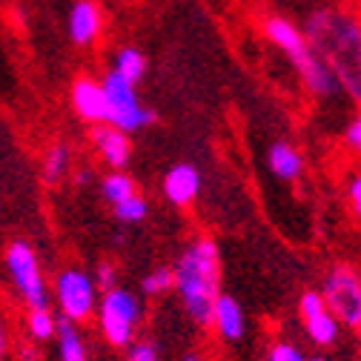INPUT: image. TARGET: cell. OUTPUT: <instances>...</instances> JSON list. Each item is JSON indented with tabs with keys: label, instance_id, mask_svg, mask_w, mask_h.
Returning a JSON list of instances; mask_svg holds the SVG:
<instances>
[{
	"label": "cell",
	"instance_id": "cell-15",
	"mask_svg": "<svg viewBox=\"0 0 361 361\" xmlns=\"http://www.w3.org/2000/svg\"><path fill=\"white\" fill-rule=\"evenodd\" d=\"M267 169L273 172L279 180H284V184H293V180H298L304 175V155L295 144L276 141L267 149Z\"/></svg>",
	"mask_w": 361,
	"mask_h": 361
},
{
	"label": "cell",
	"instance_id": "cell-13",
	"mask_svg": "<svg viewBox=\"0 0 361 361\" xmlns=\"http://www.w3.org/2000/svg\"><path fill=\"white\" fill-rule=\"evenodd\" d=\"M209 327L227 344H238L247 336V312H244L241 301L230 293H221L215 307H212V324Z\"/></svg>",
	"mask_w": 361,
	"mask_h": 361
},
{
	"label": "cell",
	"instance_id": "cell-10",
	"mask_svg": "<svg viewBox=\"0 0 361 361\" xmlns=\"http://www.w3.org/2000/svg\"><path fill=\"white\" fill-rule=\"evenodd\" d=\"M69 101H72L75 115L83 123L101 126V123L109 121V104H106V95H104V83L92 75H78L72 80Z\"/></svg>",
	"mask_w": 361,
	"mask_h": 361
},
{
	"label": "cell",
	"instance_id": "cell-19",
	"mask_svg": "<svg viewBox=\"0 0 361 361\" xmlns=\"http://www.w3.org/2000/svg\"><path fill=\"white\" fill-rule=\"evenodd\" d=\"M26 330H29V338L37 344L52 341L58 336V315L52 312V307H32L26 319Z\"/></svg>",
	"mask_w": 361,
	"mask_h": 361
},
{
	"label": "cell",
	"instance_id": "cell-28",
	"mask_svg": "<svg viewBox=\"0 0 361 361\" xmlns=\"http://www.w3.org/2000/svg\"><path fill=\"white\" fill-rule=\"evenodd\" d=\"M6 358V327H4V315H0V361Z\"/></svg>",
	"mask_w": 361,
	"mask_h": 361
},
{
	"label": "cell",
	"instance_id": "cell-30",
	"mask_svg": "<svg viewBox=\"0 0 361 361\" xmlns=\"http://www.w3.org/2000/svg\"><path fill=\"white\" fill-rule=\"evenodd\" d=\"M307 361H327L324 355H312V358H307Z\"/></svg>",
	"mask_w": 361,
	"mask_h": 361
},
{
	"label": "cell",
	"instance_id": "cell-31",
	"mask_svg": "<svg viewBox=\"0 0 361 361\" xmlns=\"http://www.w3.org/2000/svg\"><path fill=\"white\" fill-rule=\"evenodd\" d=\"M355 336H358V344H361V324L355 327Z\"/></svg>",
	"mask_w": 361,
	"mask_h": 361
},
{
	"label": "cell",
	"instance_id": "cell-23",
	"mask_svg": "<svg viewBox=\"0 0 361 361\" xmlns=\"http://www.w3.org/2000/svg\"><path fill=\"white\" fill-rule=\"evenodd\" d=\"M126 361H164L161 355V347L149 338H141V341H132L126 347Z\"/></svg>",
	"mask_w": 361,
	"mask_h": 361
},
{
	"label": "cell",
	"instance_id": "cell-2",
	"mask_svg": "<svg viewBox=\"0 0 361 361\" xmlns=\"http://www.w3.org/2000/svg\"><path fill=\"white\" fill-rule=\"evenodd\" d=\"M172 276H175V293L192 319V324L209 327L212 307L221 295V252L215 238L209 235L192 238L187 250L178 255Z\"/></svg>",
	"mask_w": 361,
	"mask_h": 361
},
{
	"label": "cell",
	"instance_id": "cell-5",
	"mask_svg": "<svg viewBox=\"0 0 361 361\" xmlns=\"http://www.w3.org/2000/svg\"><path fill=\"white\" fill-rule=\"evenodd\" d=\"M101 83H104V95L109 104V121H106L109 126L132 135V132H144L147 126L155 123V112L138 98L135 83H129L112 69L101 78Z\"/></svg>",
	"mask_w": 361,
	"mask_h": 361
},
{
	"label": "cell",
	"instance_id": "cell-29",
	"mask_svg": "<svg viewBox=\"0 0 361 361\" xmlns=\"http://www.w3.org/2000/svg\"><path fill=\"white\" fill-rule=\"evenodd\" d=\"M180 361H207V355L201 350H187L184 355H180Z\"/></svg>",
	"mask_w": 361,
	"mask_h": 361
},
{
	"label": "cell",
	"instance_id": "cell-14",
	"mask_svg": "<svg viewBox=\"0 0 361 361\" xmlns=\"http://www.w3.org/2000/svg\"><path fill=\"white\" fill-rule=\"evenodd\" d=\"M92 147L109 169H123L132 161V138L109 123H101L92 129Z\"/></svg>",
	"mask_w": 361,
	"mask_h": 361
},
{
	"label": "cell",
	"instance_id": "cell-27",
	"mask_svg": "<svg viewBox=\"0 0 361 361\" xmlns=\"http://www.w3.org/2000/svg\"><path fill=\"white\" fill-rule=\"evenodd\" d=\"M347 201H350V209L355 212V218H361V172H355L347 180Z\"/></svg>",
	"mask_w": 361,
	"mask_h": 361
},
{
	"label": "cell",
	"instance_id": "cell-6",
	"mask_svg": "<svg viewBox=\"0 0 361 361\" xmlns=\"http://www.w3.org/2000/svg\"><path fill=\"white\" fill-rule=\"evenodd\" d=\"M55 301L63 312V319L72 324H83L86 319H92L98 310V287L89 269L83 267H63L55 276Z\"/></svg>",
	"mask_w": 361,
	"mask_h": 361
},
{
	"label": "cell",
	"instance_id": "cell-8",
	"mask_svg": "<svg viewBox=\"0 0 361 361\" xmlns=\"http://www.w3.org/2000/svg\"><path fill=\"white\" fill-rule=\"evenodd\" d=\"M319 293L338 324L353 327V330L361 324V273L355 267L350 264L330 267Z\"/></svg>",
	"mask_w": 361,
	"mask_h": 361
},
{
	"label": "cell",
	"instance_id": "cell-4",
	"mask_svg": "<svg viewBox=\"0 0 361 361\" xmlns=\"http://www.w3.org/2000/svg\"><path fill=\"white\" fill-rule=\"evenodd\" d=\"M95 315H98V327H101L104 341H109L112 347L126 350L135 341V333H138V327H141L144 304H141L138 293H132V290L118 284V287L101 293Z\"/></svg>",
	"mask_w": 361,
	"mask_h": 361
},
{
	"label": "cell",
	"instance_id": "cell-26",
	"mask_svg": "<svg viewBox=\"0 0 361 361\" xmlns=\"http://www.w3.org/2000/svg\"><path fill=\"white\" fill-rule=\"evenodd\" d=\"M344 144L361 158V112L347 123V129H344Z\"/></svg>",
	"mask_w": 361,
	"mask_h": 361
},
{
	"label": "cell",
	"instance_id": "cell-21",
	"mask_svg": "<svg viewBox=\"0 0 361 361\" xmlns=\"http://www.w3.org/2000/svg\"><path fill=\"white\" fill-rule=\"evenodd\" d=\"M175 290V276H172V267H155L141 279V295L147 298H158Z\"/></svg>",
	"mask_w": 361,
	"mask_h": 361
},
{
	"label": "cell",
	"instance_id": "cell-24",
	"mask_svg": "<svg viewBox=\"0 0 361 361\" xmlns=\"http://www.w3.org/2000/svg\"><path fill=\"white\" fill-rule=\"evenodd\" d=\"M310 355L293 341H276L267 350V361H307Z\"/></svg>",
	"mask_w": 361,
	"mask_h": 361
},
{
	"label": "cell",
	"instance_id": "cell-18",
	"mask_svg": "<svg viewBox=\"0 0 361 361\" xmlns=\"http://www.w3.org/2000/svg\"><path fill=\"white\" fill-rule=\"evenodd\" d=\"M112 72H118L121 78H126L129 83L138 86L141 78L147 75V55L135 47H121L112 58Z\"/></svg>",
	"mask_w": 361,
	"mask_h": 361
},
{
	"label": "cell",
	"instance_id": "cell-11",
	"mask_svg": "<svg viewBox=\"0 0 361 361\" xmlns=\"http://www.w3.org/2000/svg\"><path fill=\"white\" fill-rule=\"evenodd\" d=\"M69 40L78 49H89L104 32V9L98 0H75L69 9Z\"/></svg>",
	"mask_w": 361,
	"mask_h": 361
},
{
	"label": "cell",
	"instance_id": "cell-1",
	"mask_svg": "<svg viewBox=\"0 0 361 361\" xmlns=\"http://www.w3.org/2000/svg\"><path fill=\"white\" fill-rule=\"evenodd\" d=\"M304 35L336 75L341 92L361 104V20L350 12L319 9L307 20Z\"/></svg>",
	"mask_w": 361,
	"mask_h": 361
},
{
	"label": "cell",
	"instance_id": "cell-12",
	"mask_svg": "<svg viewBox=\"0 0 361 361\" xmlns=\"http://www.w3.org/2000/svg\"><path fill=\"white\" fill-rule=\"evenodd\" d=\"M201 187H204L201 169L195 164H187V161L169 166L166 175H164V195H166V201L172 207L195 204V198L201 195Z\"/></svg>",
	"mask_w": 361,
	"mask_h": 361
},
{
	"label": "cell",
	"instance_id": "cell-25",
	"mask_svg": "<svg viewBox=\"0 0 361 361\" xmlns=\"http://www.w3.org/2000/svg\"><path fill=\"white\" fill-rule=\"evenodd\" d=\"M92 279H95L98 293H106V290L118 287V267H115L112 261H101V264H98V269L92 273Z\"/></svg>",
	"mask_w": 361,
	"mask_h": 361
},
{
	"label": "cell",
	"instance_id": "cell-17",
	"mask_svg": "<svg viewBox=\"0 0 361 361\" xmlns=\"http://www.w3.org/2000/svg\"><path fill=\"white\" fill-rule=\"evenodd\" d=\"M72 169V147L69 144H52L47 149V155H43V164H40V172H43V180L47 184H58V180H63Z\"/></svg>",
	"mask_w": 361,
	"mask_h": 361
},
{
	"label": "cell",
	"instance_id": "cell-20",
	"mask_svg": "<svg viewBox=\"0 0 361 361\" xmlns=\"http://www.w3.org/2000/svg\"><path fill=\"white\" fill-rule=\"evenodd\" d=\"M138 192V187H135V180H132V175H126L123 169H109L104 178H101V195H104V201L106 204H121V201H126L129 195H135Z\"/></svg>",
	"mask_w": 361,
	"mask_h": 361
},
{
	"label": "cell",
	"instance_id": "cell-3",
	"mask_svg": "<svg viewBox=\"0 0 361 361\" xmlns=\"http://www.w3.org/2000/svg\"><path fill=\"white\" fill-rule=\"evenodd\" d=\"M264 35L276 49H281L287 55V61L295 66L298 78L304 80V86L315 98H333V95L341 92V86H338L336 75L330 72V66L315 55L304 29H298L293 20H287L281 15L267 18L264 20Z\"/></svg>",
	"mask_w": 361,
	"mask_h": 361
},
{
	"label": "cell",
	"instance_id": "cell-7",
	"mask_svg": "<svg viewBox=\"0 0 361 361\" xmlns=\"http://www.w3.org/2000/svg\"><path fill=\"white\" fill-rule=\"evenodd\" d=\"M6 273L12 279V287L18 290V295L32 307H49V287H47V276L40 269V258L35 252V247L23 238L12 241L6 247Z\"/></svg>",
	"mask_w": 361,
	"mask_h": 361
},
{
	"label": "cell",
	"instance_id": "cell-16",
	"mask_svg": "<svg viewBox=\"0 0 361 361\" xmlns=\"http://www.w3.org/2000/svg\"><path fill=\"white\" fill-rule=\"evenodd\" d=\"M58 358L61 361H89V350H86V341L78 330V324L66 322V319H58Z\"/></svg>",
	"mask_w": 361,
	"mask_h": 361
},
{
	"label": "cell",
	"instance_id": "cell-9",
	"mask_svg": "<svg viewBox=\"0 0 361 361\" xmlns=\"http://www.w3.org/2000/svg\"><path fill=\"white\" fill-rule=\"evenodd\" d=\"M298 315H301V324L307 330V338L315 347H333L338 341L341 324L336 322V315L327 310V304H324L319 290H307L298 298Z\"/></svg>",
	"mask_w": 361,
	"mask_h": 361
},
{
	"label": "cell",
	"instance_id": "cell-22",
	"mask_svg": "<svg viewBox=\"0 0 361 361\" xmlns=\"http://www.w3.org/2000/svg\"><path fill=\"white\" fill-rule=\"evenodd\" d=\"M115 209V218L121 221V224H141V221H147V215H149V201L141 195V192H135V195H129L126 201H121V204H115L112 207Z\"/></svg>",
	"mask_w": 361,
	"mask_h": 361
}]
</instances>
